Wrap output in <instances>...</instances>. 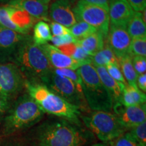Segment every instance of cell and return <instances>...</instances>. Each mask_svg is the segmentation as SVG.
<instances>
[{"mask_svg":"<svg viewBox=\"0 0 146 146\" xmlns=\"http://www.w3.org/2000/svg\"><path fill=\"white\" fill-rule=\"evenodd\" d=\"M51 41L54 44V46L59 48L64 45L76 43V39L72 35L69 34L62 36H52Z\"/></svg>","mask_w":146,"mask_h":146,"instance_id":"33","label":"cell"},{"mask_svg":"<svg viewBox=\"0 0 146 146\" xmlns=\"http://www.w3.org/2000/svg\"><path fill=\"white\" fill-rule=\"evenodd\" d=\"M41 83L79 109L83 110L87 107L83 92L78 89L75 84L68 78L55 73L54 70L43 80Z\"/></svg>","mask_w":146,"mask_h":146,"instance_id":"7","label":"cell"},{"mask_svg":"<svg viewBox=\"0 0 146 146\" xmlns=\"http://www.w3.org/2000/svg\"><path fill=\"white\" fill-rule=\"evenodd\" d=\"M110 142L112 146H141L129 131Z\"/></svg>","mask_w":146,"mask_h":146,"instance_id":"30","label":"cell"},{"mask_svg":"<svg viewBox=\"0 0 146 146\" xmlns=\"http://www.w3.org/2000/svg\"><path fill=\"white\" fill-rule=\"evenodd\" d=\"M50 0H11L9 5L25 10L35 19L48 20Z\"/></svg>","mask_w":146,"mask_h":146,"instance_id":"16","label":"cell"},{"mask_svg":"<svg viewBox=\"0 0 146 146\" xmlns=\"http://www.w3.org/2000/svg\"><path fill=\"white\" fill-rule=\"evenodd\" d=\"M132 63L137 74H145L146 71V58L143 56H133Z\"/></svg>","mask_w":146,"mask_h":146,"instance_id":"34","label":"cell"},{"mask_svg":"<svg viewBox=\"0 0 146 146\" xmlns=\"http://www.w3.org/2000/svg\"><path fill=\"white\" fill-rule=\"evenodd\" d=\"M127 30L131 39L146 36V25L142 13L135 12L127 26Z\"/></svg>","mask_w":146,"mask_h":146,"instance_id":"21","label":"cell"},{"mask_svg":"<svg viewBox=\"0 0 146 146\" xmlns=\"http://www.w3.org/2000/svg\"><path fill=\"white\" fill-rule=\"evenodd\" d=\"M135 11L127 0H110L108 14L110 25L127 27Z\"/></svg>","mask_w":146,"mask_h":146,"instance_id":"14","label":"cell"},{"mask_svg":"<svg viewBox=\"0 0 146 146\" xmlns=\"http://www.w3.org/2000/svg\"><path fill=\"white\" fill-rule=\"evenodd\" d=\"M81 118L85 127L104 143L114 141L128 130L112 112L94 111Z\"/></svg>","mask_w":146,"mask_h":146,"instance_id":"6","label":"cell"},{"mask_svg":"<svg viewBox=\"0 0 146 146\" xmlns=\"http://www.w3.org/2000/svg\"><path fill=\"white\" fill-rule=\"evenodd\" d=\"M0 26L22 34L20 29L11 21L7 5L0 7Z\"/></svg>","mask_w":146,"mask_h":146,"instance_id":"28","label":"cell"},{"mask_svg":"<svg viewBox=\"0 0 146 146\" xmlns=\"http://www.w3.org/2000/svg\"><path fill=\"white\" fill-rule=\"evenodd\" d=\"M28 35H23L1 27L0 28V62L13 60L21 43L27 39Z\"/></svg>","mask_w":146,"mask_h":146,"instance_id":"12","label":"cell"},{"mask_svg":"<svg viewBox=\"0 0 146 146\" xmlns=\"http://www.w3.org/2000/svg\"><path fill=\"white\" fill-rule=\"evenodd\" d=\"M23 74L15 64H0V95L8 98L25 85Z\"/></svg>","mask_w":146,"mask_h":146,"instance_id":"9","label":"cell"},{"mask_svg":"<svg viewBox=\"0 0 146 146\" xmlns=\"http://www.w3.org/2000/svg\"><path fill=\"white\" fill-rule=\"evenodd\" d=\"M11 21L20 29L22 34L27 35L36 20L23 9L7 5Z\"/></svg>","mask_w":146,"mask_h":146,"instance_id":"18","label":"cell"},{"mask_svg":"<svg viewBox=\"0 0 146 146\" xmlns=\"http://www.w3.org/2000/svg\"><path fill=\"white\" fill-rule=\"evenodd\" d=\"M110 63L119 65L118 58L116 57L108 45L105 43L104 48L92 56V64L94 66L105 67Z\"/></svg>","mask_w":146,"mask_h":146,"instance_id":"24","label":"cell"},{"mask_svg":"<svg viewBox=\"0 0 146 146\" xmlns=\"http://www.w3.org/2000/svg\"><path fill=\"white\" fill-rule=\"evenodd\" d=\"M136 85L139 89L143 93L146 91V74H142L137 76Z\"/></svg>","mask_w":146,"mask_h":146,"instance_id":"38","label":"cell"},{"mask_svg":"<svg viewBox=\"0 0 146 146\" xmlns=\"http://www.w3.org/2000/svg\"><path fill=\"white\" fill-rule=\"evenodd\" d=\"M106 40V44L118 60L127 55H131L132 39L126 27L110 25Z\"/></svg>","mask_w":146,"mask_h":146,"instance_id":"10","label":"cell"},{"mask_svg":"<svg viewBox=\"0 0 146 146\" xmlns=\"http://www.w3.org/2000/svg\"><path fill=\"white\" fill-rule=\"evenodd\" d=\"M76 72L82 80V91L87 106L93 111L111 112L112 97L100 81L96 68L92 64L79 67Z\"/></svg>","mask_w":146,"mask_h":146,"instance_id":"4","label":"cell"},{"mask_svg":"<svg viewBox=\"0 0 146 146\" xmlns=\"http://www.w3.org/2000/svg\"><path fill=\"white\" fill-rule=\"evenodd\" d=\"M12 146H21V145H12Z\"/></svg>","mask_w":146,"mask_h":146,"instance_id":"42","label":"cell"},{"mask_svg":"<svg viewBox=\"0 0 146 146\" xmlns=\"http://www.w3.org/2000/svg\"><path fill=\"white\" fill-rule=\"evenodd\" d=\"M12 61L29 81L41 83L54 70L41 47L29 35L18 47Z\"/></svg>","mask_w":146,"mask_h":146,"instance_id":"3","label":"cell"},{"mask_svg":"<svg viewBox=\"0 0 146 146\" xmlns=\"http://www.w3.org/2000/svg\"><path fill=\"white\" fill-rule=\"evenodd\" d=\"M70 34L76 40L83 39L87 36L95 33L97 30L94 27L85 23V22L78 21L74 24L73 26L70 27Z\"/></svg>","mask_w":146,"mask_h":146,"instance_id":"25","label":"cell"},{"mask_svg":"<svg viewBox=\"0 0 146 146\" xmlns=\"http://www.w3.org/2000/svg\"><path fill=\"white\" fill-rule=\"evenodd\" d=\"M129 132L141 146L146 145V122L130 128Z\"/></svg>","mask_w":146,"mask_h":146,"instance_id":"29","label":"cell"},{"mask_svg":"<svg viewBox=\"0 0 146 146\" xmlns=\"http://www.w3.org/2000/svg\"><path fill=\"white\" fill-rule=\"evenodd\" d=\"M50 15L54 22L67 28H70L77 22L68 0L54 1L50 6Z\"/></svg>","mask_w":146,"mask_h":146,"instance_id":"15","label":"cell"},{"mask_svg":"<svg viewBox=\"0 0 146 146\" xmlns=\"http://www.w3.org/2000/svg\"><path fill=\"white\" fill-rule=\"evenodd\" d=\"M131 55L132 56H139L146 57V36L132 39Z\"/></svg>","mask_w":146,"mask_h":146,"instance_id":"26","label":"cell"},{"mask_svg":"<svg viewBox=\"0 0 146 146\" xmlns=\"http://www.w3.org/2000/svg\"><path fill=\"white\" fill-rule=\"evenodd\" d=\"M28 95L37 104L44 113H47L81 126V111L75 106L64 100L44 84L40 82L25 81Z\"/></svg>","mask_w":146,"mask_h":146,"instance_id":"2","label":"cell"},{"mask_svg":"<svg viewBox=\"0 0 146 146\" xmlns=\"http://www.w3.org/2000/svg\"><path fill=\"white\" fill-rule=\"evenodd\" d=\"M100 81L106 88L112 97L113 104L121 103L123 91L126 85L115 81L108 73L106 69L104 66H95Z\"/></svg>","mask_w":146,"mask_h":146,"instance_id":"17","label":"cell"},{"mask_svg":"<svg viewBox=\"0 0 146 146\" xmlns=\"http://www.w3.org/2000/svg\"><path fill=\"white\" fill-rule=\"evenodd\" d=\"M8 98L0 95V116L8 108Z\"/></svg>","mask_w":146,"mask_h":146,"instance_id":"39","label":"cell"},{"mask_svg":"<svg viewBox=\"0 0 146 146\" xmlns=\"http://www.w3.org/2000/svg\"><path fill=\"white\" fill-rule=\"evenodd\" d=\"M44 112L28 94L16 102L5 118V131L13 133L35 125L42 119Z\"/></svg>","mask_w":146,"mask_h":146,"instance_id":"5","label":"cell"},{"mask_svg":"<svg viewBox=\"0 0 146 146\" xmlns=\"http://www.w3.org/2000/svg\"><path fill=\"white\" fill-rule=\"evenodd\" d=\"M1 26H0V28H1Z\"/></svg>","mask_w":146,"mask_h":146,"instance_id":"43","label":"cell"},{"mask_svg":"<svg viewBox=\"0 0 146 146\" xmlns=\"http://www.w3.org/2000/svg\"><path fill=\"white\" fill-rule=\"evenodd\" d=\"M105 40V38L100 33L96 31L86 38L76 40L75 43L81 47L86 54L92 57L104 48Z\"/></svg>","mask_w":146,"mask_h":146,"instance_id":"19","label":"cell"},{"mask_svg":"<svg viewBox=\"0 0 146 146\" xmlns=\"http://www.w3.org/2000/svg\"><path fill=\"white\" fill-rule=\"evenodd\" d=\"M52 33L50 25L44 21L36 23L33 29V41L37 45H45L52 39Z\"/></svg>","mask_w":146,"mask_h":146,"instance_id":"22","label":"cell"},{"mask_svg":"<svg viewBox=\"0 0 146 146\" xmlns=\"http://www.w3.org/2000/svg\"><path fill=\"white\" fill-rule=\"evenodd\" d=\"M107 72L111 77L114 78L115 81L123 83L125 85H127V83L124 78L122 71L120 70L119 65L114 64H108L105 66Z\"/></svg>","mask_w":146,"mask_h":146,"instance_id":"31","label":"cell"},{"mask_svg":"<svg viewBox=\"0 0 146 146\" xmlns=\"http://www.w3.org/2000/svg\"><path fill=\"white\" fill-rule=\"evenodd\" d=\"M127 89H129V92L132 96L133 101L135 105H141L145 104L146 96L145 93L141 91L138 88L137 86H133V85H126Z\"/></svg>","mask_w":146,"mask_h":146,"instance_id":"32","label":"cell"},{"mask_svg":"<svg viewBox=\"0 0 146 146\" xmlns=\"http://www.w3.org/2000/svg\"><path fill=\"white\" fill-rule=\"evenodd\" d=\"M91 146H112V144H111V142H108V143L101 142V143H97L93 144V145Z\"/></svg>","mask_w":146,"mask_h":146,"instance_id":"40","label":"cell"},{"mask_svg":"<svg viewBox=\"0 0 146 146\" xmlns=\"http://www.w3.org/2000/svg\"><path fill=\"white\" fill-rule=\"evenodd\" d=\"M55 73L57 74L61 75L64 77L68 78L70 81H72L76 85L78 89L82 91V80L81 76L76 72V70H73L71 69H55L54 68ZM83 92V91H82Z\"/></svg>","mask_w":146,"mask_h":146,"instance_id":"27","label":"cell"},{"mask_svg":"<svg viewBox=\"0 0 146 146\" xmlns=\"http://www.w3.org/2000/svg\"><path fill=\"white\" fill-rule=\"evenodd\" d=\"M131 55H127L118 60L119 66L121 68L124 78L128 85L137 86L136 81L137 74L133 68Z\"/></svg>","mask_w":146,"mask_h":146,"instance_id":"23","label":"cell"},{"mask_svg":"<svg viewBox=\"0 0 146 146\" xmlns=\"http://www.w3.org/2000/svg\"><path fill=\"white\" fill-rule=\"evenodd\" d=\"M135 12H143L145 10L146 0H127Z\"/></svg>","mask_w":146,"mask_h":146,"instance_id":"36","label":"cell"},{"mask_svg":"<svg viewBox=\"0 0 146 146\" xmlns=\"http://www.w3.org/2000/svg\"><path fill=\"white\" fill-rule=\"evenodd\" d=\"M40 47L47 56L50 64L55 69L66 68L76 70L82 66L77 61L63 54L58 47L54 45L46 43L40 45Z\"/></svg>","mask_w":146,"mask_h":146,"instance_id":"13","label":"cell"},{"mask_svg":"<svg viewBox=\"0 0 146 146\" xmlns=\"http://www.w3.org/2000/svg\"><path fill=\"white\" fill-rule=\"evenodd\" d=\"M58 49L63 54L77 61L82 66L92 64V57L86 54L85 51L81 47L76 45L75 43L64 45V46L59 47Z\"/></svg>","mask_w":146,"mask_h":146,"instance_id":"20","label":"cell"},{"mask_svg":"<svg viewBox=\"0 0 146 146\" xmlns=\"http://www.w3.org/2000/svg\"><path fill=\"white\" fill-rule=\"evenodd\" d=\"M72 10L76 21L85 22L94 27L106 39L110 26L108 11L83 0H78Z\"/></svg>","mask_w":146,"mask_h":146,"instance_id":"8","label":"cell"},{"mask_svg":"<svg viewBox=\"0 0 146 146\" xmlns=\"http://www.w3.org/2000/svg\"><path fill=\"white\" fill-rule=\"evenodd\" d=\"M89 139V132L65 119L43 123L36 132L39 146H83Z\"/></svg>","mask_w":146,"mask_h":146,"instance_id":"1","label":"cell"},{"mask_svg":"<svg viewBox=\"0 0 146 146\" xmlns=\"http://www.w3.org/2000/svg\"><path fill=\"white\" fill-rule=\"evenodd\" d=\"M50 27L54 36H62L70 34V29L56 22H52Z\"/></svg>","mask_w":146,"mask_h":146,"instance_id":"35","label":"cell"},{"mask_svg":"<svg viewBox=\"0 0 146 146\" xmlns=\"http://www.w3.org/2000/svg\"><path fill=\"white\" fill-rule=\"evenodd\" d=\"M11 0H0V3H9Z\"/></svg>","mask_w":146,"mask_h":146,"instance_id":"41","label":"cell"},{"mask_svg":"<svg viewBox=\"0 0 146 146\" xmlns=\"http://www.w3.org/2000/svg\"><path fill=\"white\" fill-rule=\"evenodd\" d=\"M85 2L90 3V4L98 5V6L102 7L105 10L108 11L109 3L110 0H83Z\"/></svg>","mask_w":146,"mask_h":146,"instance_id":"37","label":"cell"},{"mask_svg":"<svg viewBox=\"0 0 146 146\" xmlns=\"http://www.w3.org/2000/svg\"><path fill=\"white\" fill-rule=\"evenodd\" d=\"M112 110L119 122L127 129L139 125L146 120L145 104L125 106L121 103L113 104Z\"/></svg>","mask_w":146,"mask_h":146,"instance_id":"11","label":"cell"}]
</instances>
